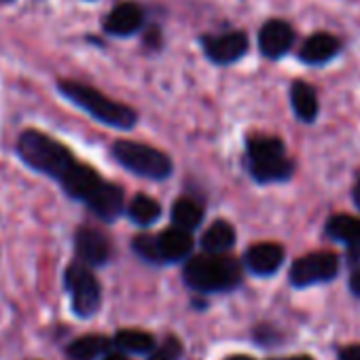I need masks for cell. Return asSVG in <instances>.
<instances>
[{
	"mask_svg": "<svg viewBox=\"0 0 360 360\" xmlns=\"http://www.w3.org/2000/svg\"><path fill=\"white\" fill-rule=\"evenodd\" d=\"M127 217H129L136 225L148 227V225H153V223L161 217V206H159L153 198L136 195V198L129 202V206H127Z\"/></svg>",
	"mask_w": 360,
	"mask_h": 360,
	"instance_id": "23",
	"label": "cell"
},
{
	"mask_svg": "<svg viewBox=\"0 0 360 360\" xmlns=\"http://www.w3.org/2000/svg\"><path fill=\"white\" fill-rule=\"evenodd\" d=\"M15 148H18L20 159L28 167L53 178L56 183H60L62 176L77 161L72 150L66 144L58 142L56 138H51L49 134L39 131V129H24L18 138Z\"/></svg>",
	"mask_w": 360,
	"mask_h": 360,
	"instance_id": "1",
	"label": "cell"
},
{
	"mask_svg": "<svg viewBox=\"0 0 360 360\" xmlns=\"http://www.w3.org/2000/svg\"><path fill=\"white\" fill-rule=\"evenodd\" d=\"M144 24V11L138 3L117 5L104 20V30L112 37H131Z\"/></svg>",
	"mask_w": 360,
	"mask_h": 360,
	"instance_id": "12",
	"label": "cell"
},
{
	"mask_svg": "<svg viewBox=\"0 0 360 360\" xmlns=\"http://www.w3.org/2000/svg\"><path fill=\"white\" fill-rule=\"evenodd\" d=\"M0 3H11V0H0Z\"/></svg>",
	"mask_w": 360,
	"mask_h": 360,
	"instance_id": "33",
	"label": "cell"
},
{
	"mask_svg": "<svg viewBox=\"0 0 360 360\" xmlns=\"http://www.w3.org/2000/svg\"><path fill=\"white\" fill-rule=\"evenodd\" d=\"M87 208L102 221L112 223L123 210V189L115 183H106L98 189V193L89 200Z\"/></svg>",
	"mask_w": 360,
	"mask_h": 360,
	"instance_id": "14",
	"label": "cell"
},
{
	"mask_svg": "<svg viewBox=\"0 0 360 360\" xmlns=\"http://www.w3.org/2000/svg\"><path fill=\"white\" fill-rule=\"evenodd\" d=\"M284 360H314L311 356H292V358H284Z\"/></svg>",
	"mask_w": 360,
	"mask_h": 360,
	"instance_id": "32",
	"label": "cell"
},
{
	"mask_svg": "<svg viewBox=\"0 0 360 360\" xmlns=\"http://www.w3.org/2000/svg\"><path fill=\"white\" fill-rule=\"evenodd\" d=\"M157 248H159L161 263L180 261V259L189 257V252L193 248V238L189 231L174 227V229H167L157 236Z\"/></svg>",
	"mask_w": 360,
	"mask_h": 360,
	"instance_id": "15",
	"label": "cell"
},
{
	"mask_svg": "<svg viewBox=\"0 0 360 360\" xmlns=\"http://www.w3.org/2000/svg\"><path fill=\"white\" fill-rule=\"evenodd\" d=\"M110 150H112V157L131 174L153 178V180H163L172 174L169 157L148 144H140L131 140H117Z\"/></svg>",
	"mask_w": 360,
	"mask_h": 360,
	"instance_id": "5",
	"label": "cell"
},
{
	"mask_svg": "<svg viewBox=\"0 0 360 360\" xmlns=\"http://www.w3.org/2000/svg\"><path fill=\"white\" fill-rule=\"evenodd\" d=\"M227 360H255V358H250V356H244V354H238V356H229Z\"/></svg>",
	"mask_w": 360,
	"mask_h": 360,
	"instance_id": "31",
	"label": "cell"
},
{
	"mask_svg": "<svg viewBox=\"0 0 360 360\" xmlns=\"http://www.w3.org/2000/svg\"><path fill=\"white\" fill-rule=\"evenodd\" d=\"M144 43L148 45V47H159V30L155 28V30H150L148 32V37L144 39Z\"/></svg>",
	"mask_w": 360,
	"mask_h": 360,
	"instance_id": "28",
	"label": "cell"
},
{
	"mask_svg": "<svg viewBox=\"0 0 360 360\" xmlns=\"http://www.w3.org/2000/svg\"><path fill=\"white\" fill-rule=\"evenodd\" d=\"M233 244H236V229L227 221H214L202 238V246L206 255H223Z\"/></svg>",
	"mask_w": 360,
	"mask_h": 360,
	"instance_id": "17",
	"label": "cell"
},
{
	"mask_svg": "<svg viewBox=\"0 0 360 360\" xmlns=\"http://www.w3.org/2000/svg\"><path fill=\"white\" fill-rule=\"evenodd\" d=\"M248 169L259 183H280L292 176V161L286 157L284 142L271 136L248 140Z\"/></svg>",
	"mask_w": 360,
	"mask_h": 360,
	"instance_id": "4",
	"label": "cell"
},
{
	"mask_svg": "<svg viewBox=\"0 0 360 360\" xmlns=\"http://www.w3.org/2000/svg\"><path fill=\"white\" fill-rule=\"evenodd\" d=\"M104 360H127L125 356H121V354H108Z\"/></svg>",
	"mask_w": 360,
	"mask_h": 360,
	"instance_id": "30",
	"label": "cell"
},
{
	"mask_svg": "<svg viewBox=\"0 0 360 360\" xmlns=\"http://www.w3.org/2000/svg\"><path fill=\"white\" fill-rule=\"evenodd\" d=\"M110 343L112 341L104 335H83L66 347V356L68 360H96L110 347Z\"/></svg>",
	"mask_w": 360,
	"mask_h": 360,
	"instance_id": "18",
	"label": "cell"
},
{
	"mask_svg": "<svg viewBox=\"0 0 360 360\" xmlns=\"http://www.w3.org/2000/svg\"><path fill=\"white\" fill-rule=\"evenodd\" d=\"M106 183V180L89 165L75 161L72 167L62 176L60 187L64 189V193L77 202H83L85 206L89 204V200L98 193V189Z\"/></svg>",
	"mask_w": 360,
	"mask_h": 360,
	"instance_id": "8",
	"label": "cell"
},
{
	"mask_svg": "<svg viewBox=\"0 0 360 360\" xmlns=\"http://www.w3.org/2000/svg\"><path fill=\"white\" fill-rule=\"evenodd\" d=\"M58 91L66 100H70L75 106H79L89 117H94L96 121H100L104 125H110L117 129H131L138 121V115L134 108L106 98L102 91L85 85V83L64 79L58 83Z\"/></svg>",
	"mask_w": 360,
	"mask_h": 360,
	"instance_id": "2",
	"label": "cell"
},
{
	"mask_svg": "<svg viewBox=\"0 0 360 360\" xmlns=\"http://www.w3.org/2000/svg\"><path fill=\"white\" fill-rule=\"evenodd\" d=\"M112 343L129 354H146L155 347V339L153 335L144 333V330H136V328H123L112 337Z\"/></svg>",
	"mask_w": 360,
	"mask_h": 360,
	"instance_id": "22",
	"label": "cell"
},
{
	"mask_svg": "<svg viewBox=\"0 0 360 360\" xmlns=\"http://www.w3.org/2000/svg\"><path fill=\"white\" fill-rule=\"evenodd\" d=\"M242 280L240 263L223 255H200L193 257L185 267V282L200 292L231 290Z\"/></svg>",
	"mask_w": 360,
	"mask_h": 360,
	"instance_id": "3",
	"label": "cell"
},
{
	"mask_svg": "<svg viewBox=\"0 0 360 360\" xmlns=\"http://www.w3.org/2000/svg\"><path fill=\"white\" fill-rule=\"evenodd\" d=\"M339 41L333 37V34H326V32H318V34H311L301 51H299V58L301 62L305 64H324L328 60H333L337 53H339Z\"/></svg>",
	"mask_w": 360,
	"mask_h": 360,
	"instance_id": "16",
	"label": "cell"
},
{
	"mask_svg": "<svg viewBox=\"0 0 360 360\" xmlns=\"http://www.w3.org/2000/svg\"><path fill=\"white\" fill-rule=\"evenodd\" d=\"M248 49V37L244 32H225L204 39L206 56L217 64H233Z\"/></svg>",
	"mask_w": 360,
	"mask_h": 360,
	"instance_id": "10",
	"label": "cell"
},
{
	"mask_svg": "<svg viewBox=\"0 0 360 360\" xmlns=\"http://www.w3.org/2000/svg\"><path fill=\"white\" fill-rule=\"evenodd\" d=\"M326 236L335 242L358 246L360 244V219L349 217V214L330 217L326 223Z\"/></svg>",
	"mask_w": 360,
	"mask_h": 360,
	"instance_id": "20",
	"label": "cell"
},
{
	"mask_svg": "<svg viewBox=\"0 0 360 360\" xmlns=\"http://www.w3.org/2000/svg\"><path fill=\"white\" fill-rule=\"evenodd\" d=\"M284 261V248L274 242H261L248 248L246 252V265L257 276H271L280 269Z\"/></svg>",
	"mask_w": 360,
	"mask_h": 360,
	"instance_id": "13",
	"label": "cell"
},
{
	"mask_svg": "<svg viewBox=\"0 0 360 360\" xmlns=\"http://www.w3.org/2000/svg\"><path fill=\"white\" fill-rule=\"evenodd\" d=\"M339 261L333 252H314L297 259L290 267V282L299 288L328 282L337 276Z\"/></svg>",
	"mask_w": 360,
	"mask_h": 360,
	"instance_id": "7",
	"label": "cell"
},
{
	"mask_svg": "<svg viewBox=\"0 0 360 360\" xmlns=\"http://www.w3.org/2000/svg\"><path fill=\"white\" fill-rule=\"evenodd\" d=\"M349 286H352L354 295H358V297H360V263H358V267H354V269H352Z\"/></svg>",
	"mask_w": 360,
	"mask_h": 360,
	"instance_id": "27",
	"label": "cell"
},
{
	"mask_svg": "<svg viewBox=\"0 0 360 360\" xmlns=\"http://www.w3.org/2000/svg\"><path fill=\"white\" fill-rule=\"evenodd\" d=\"M292 43H295V32H292L290 24H286L282 20L267 22L259 32V47H261L263 56H267L271 60L286 56L290 51Z\"/></svg>",
	"mask_w": 360,
	"mask_h": 360,
	"instance_id": "11",
	"label": "cell"
},
{
	"mask_svg": "<svg viewBox=\"0 0 360 360\" xmlns=\"http://www.w3.org/2000/svg\"><path fill=\"white\" fill-rule=\"evenodd\" d=\"M290 102H292L295 115L301 121L311 123L316 119V115H318V96H316L311 85H307L303 81L292 83V87H290Z\"/></svg>",
	"mask_w": 360,
	"mask_h": 360,
	"instance_id": "19",
	"label": "cell"
},
{
	"mask_svg": "<svg viewBox=\"0 0 360 360\" xmlns=\"http://www.w3.org/2000/svg\"><path fill=\"white\" fill-rule=\"evenodd\" d=\"M204 219V210L198 202L193 200H178L172 208V221H174V227L183 229V231H193L195 227H200Z\"/></svg>",
	"mask_w": 360,
	"mask_h": 360,
	"instance_id": "21",
	"label": "cell"
},
{
	"mask_svg": "<svg viewBox=\"0 0 360 360\" xmlns=\"http://www.w3.org/2000/svg\"><path fill=\"white\" fill-rule=\"evenodd\" d=\"M64 288L70 297L72 311L79 318H91L102 303V286L89 267L72 263L64 271Z\"/></svg>",
	"mask_w": 360,
	"mask_h": 360,
	"instance_id": "6",
	"label": "cell"
},
{
	"mask_svg": "<svg viewBox=\"0 0 360 360\" xmlns=\"http://www.w3.org/2000/svg\"><path fill=\"white\" fill-rule=\"evenodd\" d=\"M354 202H356V206L360 208V178H358V183H356V187H354Z\"/></svg>",
	"mask_w": 360,
	"mask_h": 360,
	"instance_id": "29",
	"label": "cell"
},
{
	"mask_svg": "<svg viewBox=\"0 0 360 360\" xmlns=\"http://www.w3.org/2000/svg\"><path fill=\"white\" fill-rule=\"evenodd\" d=\"M75 252L85 267H102L110 259L108 238L94 227H79L75 231Z\"/></svg>",
	"mask_w": 360,
	"mask_h": 360,
	"instance_id": "9",
	"label": "cell"
},
{
	"mask_svg": "<svg viewBox=\"0 0 360 360\" xmlns=\"http://www.w3.org/2000/svg\"><path fill=\"white\" fill-rule=\"evenodd\" d=\"M131 248H134V252H136L140 259H144V261H148V263H161L159 248H157V238L138 236V238H134Z\"/></svg>",
	"mask_w": 360,
	"mask_h": 360,
	"instance_id": "24",
	"label": "cell"
},
{
	"mask_svg": "<svg viewBox=\"0 0 360 360\" xmlns=\"http://www.w3.org/2000/svg\"><path fill=\"white\" fill-rule=\"evenodd\" d=\"M180 356H183V345H180V341L176 337H167L153 354L148 360H180Z\"/></svg>",
	"mask_w": 360,
	"mask_h": 360,
	"instance_id": "25",
	"label": "cell"
},
{
	"mask_svg": "<svg viewBox=\"0 0 360 360\" xmlns=\"http://www.w3.org/2000/svg\"><path fill=\"white\" fill-rule=\"evenodd\" d=\"M341 360H360V345H347L339 352Z\"/></svg>",
	"mask_w": 360,
	"mask_h": 360,
	"instance_id": "26",
	"label": "cell"
}]
</instances>
